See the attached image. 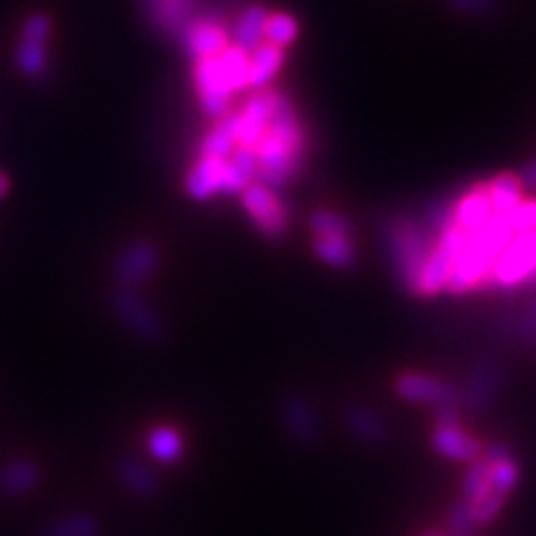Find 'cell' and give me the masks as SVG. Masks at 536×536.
I'll use <instances>...</instances> for the list:
<instances>
[{"label":"cell","mask_w":536,"mask_h":536,"mask_svg":"<svg viewBox=\"0 0 536 536\" xmlns=\"http://www.w3.org/2000/svg\"><path fill=\"white\" fill-rule=\"evenodd\" d=\"M313 237H353V226L344 215L329 208L313 210L309 217Z\"/></svg>","instance_id":"obj_31"},{"label":"cell","mask_w":536,"mask_h":536,"mask_svg":"<svg viewBox=\"0 0 536 536\" xmlns=\"http://www.w3.org/2000/svg\"><path fill=\"white\" fill-rule=\"evenodd\" d=\"M277 101H280V94L266 88L255 90L251 94V99L246 101V108L237 114V148L255 150L260 146Z\"/></svg>","instance_id":"obj_9"},{"label":"cell","mask_w":536,"mask_h":536,"mask_svg":"<svg viewBox=\"0 0 536 536\" xmlns=\"http://www.w3.org/2000/svg\"><path fill=\"white\" fill-rule=\"evenodd\" d=\"M43 481V467L34 458L14 456L0 463V496L23 499Z\"/></svg>","instance_id":"obj_12"},{"label":"cell","mask_w":536,"mask_h":536,"mask_svg":"<svg viewBox=\"0 0 536 536\" xmlns=\"http://www.w3.org/2000/svg\"><path fill=\"white\" fill-rule=\"evenodd\" d=\"M313 253L335 271H351L358 262L353 237H313Z\"/></svg>","instance_id":"obj_24"},{"label":"cell","mask_w":536,"mask_h":536,"mask_svg":"<svg viewBox=\"0 0 536 536\" xmlns=\"http://www.w3.org/2000/svg\"><path fill=\"white\" fill-rule=\"evenodd\" d=\"M242 206L260 233L268 242H280L289 231V213L275 190L266 188L260 181H253L242 193Z\"/></svg>","instance_id":"obj_6"},{"label":"cell","mask_w":536,"mask_h":536,"mask_svg":"<svg viewBox=\"0 0 536 536\" xmlns=\"http://www.w3.org/2000/svg\"><path fill=\"white\" fill-rule=\"evenodd\" d=\"M9 188H12V181H9L5 172H0V199L9 193Z\"/></svg>","instance_id":"obj_39"},{"label":"cell","mask_w":536,"mask_h":536,"mask_svg":"<svg viewBox=\"0 0 536 536\" xmlns=\"http://www.w3.org/2000/svg\"><path fill=\"white\" fill-rule=\"evenodd\" d=\"M226 179V159L201 157L197 164L188 170L184 190L190 199L208 201L224 190Z\"/></svg>","instance_id":"obj_15"},{"label":"cell","mask_w":536,"mask_h":536,"mask_svg":"<svg viewBox=\"0 0 536 536\" xmlns=\"http://www.w3.org/2000/svg\"><path fill=\"white\" fill-rule=\"evenodd\" d=\"M536 284V231L514 235L505 251L496 257L485 286L496 291H514Z\"/></svg>","instance_id":"obj_4"},{"label":"cell","mask_w":536,"mask_h":536,"mask_svg":"<svg viewBox=\"0 0 536 536\" xmlns=\"http://www.w3.org/2000/svg\"><path fill=\"white\" fill-rule=\"evenodd\" d=\"M449 5L467 16H490L494 14V0H449Z\"/></svg>","instance_id":"obj_35"},{"label":"cell","mask_w":536,"mask_h":536,"mask_svg":"<svg viewBox=\"0 0 536 536\" xmlns=\"http://www.w3.org/2000/svg\"><path fill=\"white\" fill-rule=\"evenodd\" d=\"M161 262H164V255H161V248L155 242H150V239H132L114 257V284L141 289L159 271Z\"/></svg>","instance_id":"obj_5"},{"label":"cell","mask_w":536,"mask_h":536,"mask_svg":"<svg viewBox=\"0 0 536 536\" xmlns=\"http://www.w3.org/2000/svg\"><path fill=\"white\" fill-rule=\"evenodd\" d=\"M344 427L365 445H382L389 438V427L376 409L367 405H349L344 409Z\"/></svg>","instance_id":"obj_17"},{"label":"cell","mask_w":536,"mask_h":536,"mask_svg":"<svg viewBox=\"0 0 536 536\" xmlns=\"http://www.w3.org/2000/svg\"><path fill=\"white\" fill-rule=\"evenodd\" d=\"M101 521L92 512H72L45 528L43 536H99Z\"/></svg>","instance_id":"obj_30"},{"label":"cell","mask_w":536,"mask_h":536,"mask_svg":"<svg viewBox=\"0 0 536 536\" xmlns=\"http://www.w3.org/2000/svg\"><path fill=\"white\" fill-rule=\"evenodd\" d=\"M110 309L126 331L143 344H161L166 340L168 327L161 313L143 298L141 289L114 284L108 295Z\"/></svg>","instance_id":"obj_3"},{"label":"cell","mask_w":536,"mask_h":536,"mask_svg":"<svg viewBox=\"0 0 536 536\" xmlns=\"http://www.w3.org/2000/svg\"><path fill=\"white\" fill-rule=\"evenodd\" d=\"M284 63V50L275 45L264 43L262 47L251 54V76H248V88L264 90L268 88V83L275 79V74L280 72V67Z\"/></svg>","instance_id":"obj_27"},{"label":"cell","mask_w":536,"mask_h":536,"mask_svg":"<svg viewBox=\"0 0 536 536\" xmlns=\"http://www.w3.org/2000/svg\"><path fill=\"white\" fill-rule=\"evenodd\" d=\"M507 219H510L516 235L536 231V199H523L521 204L507 215Z\"/></svg>","instance_id":"obj_34"},{"label":"cell","mask_w":536,"mask_h":536,"mask_svg":"<svg viewBox=\"0 0 536 536\" xmlns=\"http://www.w3.org/2000/svg\"><path fill=\"white\" fill-rule=\"evenodd\" d=\"M268 9L262 5H251L242 14V18L237 21L235 27V45L239 50H244L248 54H253L257 47H262L266 23H268Z\"/></svg>","instance_id":"obj_25"},{"label":"cell","mask_w":536,"mask_h":536,"mask_svg":"<svg viewBox=\"0 0 536 536\" xmlns=\"http://www.w3.org/2000/svg\"><path fill=\"white\" fill-rule=\"evenodd\" d=\"M197 0H146V9L161 32L168 36H184L195 21Z\"/></svg>","instance_id":"obj_16"},{"label":"cell","mask_w":536,"mask_h":536,"mask_svg":"<svg viewBox=\"0 0 536 536\" xmlns=\"http://www.w3.org/2000/svg\"><path fill=\"white\" fill-rule=\"evenodd\" d=\"M521 335L525 340H536V300L530 304L528 313L523 315L521 322Z\"/></svg>","instance_id":"obj_37"},{"label":"cell","mask_w":536,"mask_h":536,"mask_svg":"<svg viewBox=\"0 0 536 536\" xmlns=\"http://www.w3.org/2000/svg\"><path fill=\"white\" fill-rule=\"evenodd\" d=\"M298 32H300L298 21H295L291 14L277 12V14L268 16L264 41L268 45H275V47H280V50H284L286 45H291L295 41V36H298Z\"/></svg>","instance_id":"obj_32"},{"label":"cell","mask_w":536,"mask_h":536,"mask_svg":"<svg viewBox=\"0 0 536 536\" xmlns=\"http://www.w3.org/2000/svg\"><path fill=\"white\" fill-rule=\"evenodd\" d=\"M396 394L407 402H418V405H436L438 409L454 407L458 400V391L425 373H402L396 380Z\"/></svg>","instance_id":"obj_11"},{"label":"cell","mask_w":536,"mask_h":536,"mask_svg":"<svg viewBox=\"0 0 536 536\" xmlns=\"http://www.w3.org/2000/svg\"><path fill=\"white\" fill-rule=\"evenodd\" d=\"M496 380H499V371L494 367L485 365L478 371L472 380V389H469V405L481 407L485 402L483 396H492L496 391Z\"/></svg>","instance_id":"obj_33"},{"label":"cell","mask_w":536,"mask_h":536,"mask_svg":"<svg viewBox=\"0 0 536 536\" xmlns=\"http://www.w3.org/2000/svg\"><path fill=\"white\" fill-rule=\"evenodd\" d=\"M184 47L193 59H217L228 47V34L213 18H195L184 32Z\"/></svg>","instance_id":"obj_14"},{"label":"cell","mask_w":536,"mask_h":536,"mask_svg":"<svg viewBox=\"0 0 536 536\" xmlns=\"http://www.w3.org/2000/svg\"><path fill=\"white\" fill-rule=\"evenodd\" d=\"M114 476H117V483L123 490L139 501L157 499L161 492V481L157 472L137 456L117 458V463H114Z\"/></svg>","instance_id":"obj_13"},{"label":"cell","mask_w":536,"mask_h":536,"mask_svg":"<svg viewBox=\"0 0 536 536\" xmlns=\"http://www.w3.org/2000/svg\"><path fill=\"white\" fill-rule=\"evenodd\" d=\"M52 21L47 14H32L27 18L16 45V65L25 76L36 79L47 67V45H50Z\"/></svg>","instance_id":"obj_7"},{"label":"cell","mask_w":536,"mask_h":536,"mask_svg":"<svg viewBox=\"0 0 536 536\" xmlns=\"http://www.w3.org/2000/svg\"><path fill=\"white\" fill-rule=\"evenodd\" d=\"M519 179H521V184H523V186H530V188H536V159H532V161H530V164H528V166H525V168L521 170V175H519Z\"/></svg>","instance_id":"obj_38"},{"label":"cell","mask_w":536,"mask_h":536,"mask_svg":"<svg viewBox=\"0 0 536 536\" xmlns=\"http://www.w3.org/2000/svg\"><path fill=\"white\" fill-rule=\"evenodd\" d=\"M219 65L226 76V83L231 92L248 90V76H251V54L239 50L237 45H228L219 54Z\"/></svg>","instance_id":"obj_29"},{"label":"cell","mask_w":536,"mask_h":536,"mask_svg":"<svg viewBox=\"0 0 536 536\" xmlns=\"http://www.w3.org/2000/svg\"><path fill=\"white\" fill-rule=\"evenodd\" d=\"M492 215L494 210L490 197H487V188L483 184L469 188L461 199L452 204L454 224L461 226L467 235L478 231Z\"/></svg>","instance_id":"obj_18"},{"label":"cell","mask_w":536,"mask_h":536,"mask_svg":"<svg viewBox=\"0 0 536 536\" xmlns=\"http://www.w3.org/2000/svg\"><path fill=\"white\" fill-rule=\"evenodd\" d=\"M456 262V255L449 253L447 248L434 242L432 253H429L423 273L418 277L416 284V295H436L443 289H447L449 275H452V268Z\"/></svg>","instance_id":"obj_21"},{"label":"cell","mask_w":536,"mask_h":536,"mask_svg":"<svg viewBox=\"0 0 536 536\" xmlns=\"http://www.w3.org/2000/svg\"><path fill=\"white\" fill-rule=\"evenodd\" d=\"M449 523H452V532L456 536H467L469 532H472L474 521H472V514H469L467 503H461V505L454 507L452 519H449Z\"/></svg>","instance_id":"obj_36"},{"label":"cell","mask_w":536,"mask_h":536,"mask_svg":"<svg viewBox=\"0 0 536 536\" xmlns=\"http://www.w3.org/2000/svg\"><path fill=\"white\" fill-rule=\"evenodd\" d=\"M237 148V114L228 112L201 141V157L228 159Z\"/></svg>","instance_id":"obj_26"},{"label":"cell","mask_w":536,"mask_h":536,"mask_svg":"<svg viewBox=\"0 0 536 536\" xmlns=\"http://www.w3.org/2000/svg\"><path fill=\"white\" fill-rule=\"evenodd\" d=\"M382 242H385V251L398 282L414 293L418 277L434 248L429 231L425 226L409 222L407 217H391L382 228Z\"/></svg>","instance_id":"obj_2"},{"label":"cell","mask_w":536,"mask_h":536,"mask_svg":"<svg viewBox=\"0 0 536 536\" xmlns=\"http://www.w3.org/2000/svg\"><path fill=\"white\" fill-rule=\"evenodd\" d=\"M280 420L284 432L289 434L295 445L313 447L322 436V425L318 409L300 391H289L280 400Z\"/></svg>","instance_id":"obj_8"},{"label":"cell","mask_w":536,"mask_h":536,"mask_svg":"<svg viewBox=\"0 0 536 536\" xmlns=\"http://www.w3.org/2000/svg\"><path fill=\"white\" fill-rule=\"evenodd\" d=\"M432 445L440 456L452 458V461H461V463H472L483 452V445L478 443L476 438L467 436L461 432L458 425H443L438 423Z\"/></svg>","instance_id":"obj_19"},{"label":"cell","mask_w":536,"mask_h":536,"mask_svg":"<svg viewBox=\"0 0 536 536\" xmlns=\"http://www.w3.org/2000/svg\"><path fill=\"white\" fill-rule=\"evenodd\" d=\"M257 179V155L251 148H235L226 159V179L222 195H242Z\"/></svg>","instance_id":"obj_22"},{"label":"cell","mask_w":536,"mask_h":536,"mask_svg":"<svg viewBox=\"0 0 536 536\" xmlns=\"http://www.w3.org/2000/svg\"><path fill=\"white\" fill-rule=\"evenodd\" d=\"M304 130L295 105L282 97L275 105V112L268 123L264 139L255 148L257 155V179L271 190L284 188L298 175L306 155Z\"/></svg>","instance_id":"obj_1"},{"label":"cell","mask_w":536,"mask_h":536,"mask_svg":"<svg viewBox=\"0 0 536 536\" xmlns=\"http://www.w3.org/2000/svg\"><path fill=\"white\" fill-rule=\"evenodd\" d=\"M146 452L155 463L164 467H172L184 461L186 440L175 427H168V425L152 427L150 434L146 436Z\"/></svg>","instance_id":"obj_20"},{"label":"cell","mask_w":536,"mask_h":536,"mask_svg":"<svg viewBox=\"0 0 536 536\" xmlns=\"http://www.w3.org/2000/svg\"><path fill=\"white\" fill-rule=\"evenodd\" d=\"M487 197H490L492 210L499 215H510L512 210L523 201V184L519 175H505L494 177L490 184H485Z\"/></svg>","instance_id":"obj_28"},{"label":"cell","mask_w":536,"mask_h":536,"mask_svg":"<svg viewBox=\"0 0 536 536\" xmlns=\"http://www.w3.org/2000/svg\"><path fill=\"white\" fill-rule=\"evenodd\" d=\"M195 85L199 94V103L208 117L222 119L231 112L233 92L228 88L222 65L217 59H201L195 65Z\"/></svg>","instance_id":"obj_10"},{"label":"cell","mask_w":536,"mask_h":536,"mask_svg":"<svg viewBox=\"0 0 536 536\" xmlns=\"http://www.w3.org/2000/svg\"><path fill=\"white\" fill-rule=\"evenodd\" d=\"M485 461L490 463V481L501 496L510 494L519 483V467H516L512 452L507 445L494 443L485 447Z\"/></svg>","instance_id":"obj_23"}]
</instances>
